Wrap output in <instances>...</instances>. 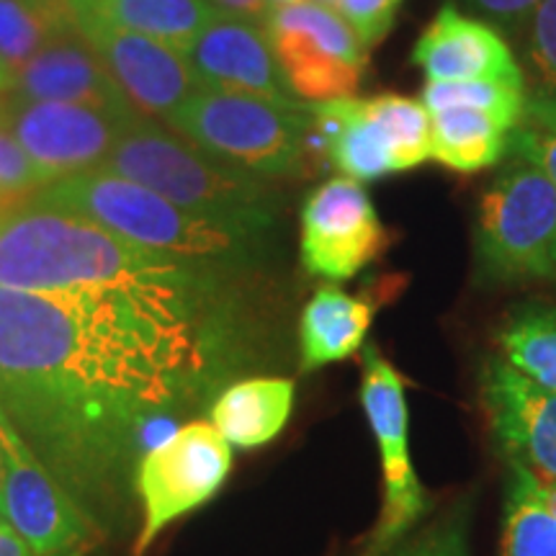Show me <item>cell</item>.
<instances>
[{
    "label": "cell",
    "mask_w": 556,
    "mask_h": 556,
    "mask_svg": "<svg viewBox=\"0 0 556 556\" xmlns=\"http://www.w3.org/2000/svg\"><path fill=\"white\" fill-rule=\"evenodd\" d=\"M240 330L235 291L0 287V409L83 516L99 518L142 430L232 374Z\"/></svg>",
    "instance_id": "6da1fadb"
},
{
    "label": "cell",
    "mask_w": 556,
    "mask_h": 556,
    "mask_svg": "<svg viewBox=\"0 0 556 556\" xmlns=\"http://www.w3.org/2000/svg\"><path fill=\"white\" fill-rule=\"evenodd\" d=\"M238 274L139 248L93 219L45 204L0 214V287L16 291H135L197 299L232 289Z\"/></svg>",
    "instance_id": "7a4b0ae2"
},
{
    "label": "cell",
    "mask_w": 556,
    "mask_h": 556,
    "mask_svg": "<svg viewBox=\"0 0 556 556\" xmlns=\"http://www.w3.org/2000/svg\"><path fill=\"white\" fill-rule=\"evenodd\" d=\"M29 201L80 214L139 248L199 268L248 276L266 255V232L199 217L106 168L54 178Z\"/></svg>",
    "instance_id": "3957f363"
},
{
    "label": "cell",
    "mask_w": 556,
    "mask_h": 556,
    "mask_svg": "<svg viewBox=\"0 0 556 556\" xmlns=\"http://www.w3.org/2000/svg\"><path fill=\"white\" fill-rule=\"evenodd\" d=\"M103 168L199 217L266 235L276 225L278 197L268 178L235 168L148 116L129 124Z\"/></svg>",
    "instance_id": "277c9868"
},
{
    "label": "cell",
    "mask_w": 556,
    "mask_h": 556,
    "mask_svg": "<svg viewBox=\"0 0 556 556\" xmlns=\"http://www.w3.org/2000/svg\"><path fill=\"white\" fill-rule=\"evenodd\" d=\"M165 127L263 178H287L307 170V101H270L261 96L197 88Z\"/></svg>",
    "instance_id": "5b68a950"
},
{
    "label": "cell",
    "mask_w": 556,
    "mask_h": 556,
    "mask_svg": "<svg viewBox=\"0 0 556 556\" xmlns=\"http://www.w3.org/2000/svg\"><path fill=\"white\" fill-rule=\"evenodd\" d=\"M307 109L309 160H330L358 184L415 170L430 160V114L420 99L343 96L307 103Z\"/></svg>",
    "instance_id": "8992f818"
},
{
    "label": "cell",
    "mask_w": 556,
    "mask_h": 556,
    "mask_svg": "<svg viewBox=\"0 0 556 556\" xmlns=\"http://www.w3.org/2000/svg\"><path fill=\"white\" fill-rule=\"evenodd\" d=\"M475 263L490 283L556 281V189L539 165L513 155L486 186Z\"/></svg>",
    "instance_id": "52a82bcc"
},
{
    "label": "cell",
    "mask_w": 556,
    "mask_h": 556,
    "mask_svg": "<svg viewBox=\"0 0 556 556\" xmlns=\"http://www.w3.org/2000/svg\"><path fill=\"white\" fill-rule=\"evenodd\" d=\"M405 379L379 345L364 348L361 407L371 428L381 462V510L361 556H379L407 533H413L428 513L433 497L417 477L409 454V409Z\"/></svg>",
    "instance_id": "ba28073f"
},
{
    "label": "cell",
    "mask_w": 556,
    "mask_h": 556,
    "mask_svg": "<svg viewBox=\"0 0 556 556\" xmlns=\"http://www.w3.org/2000/svg\"><path fill=\"white\" fill-rule=\"evenodd\" d=\"M229 469L232 446L212 422L193 420L157 441L137 464L135 486L142 503V528L135 541V556H144L173 520L214 500Z\"/></svg>",
    "instance_id": "9c48e42d"
},
{
    "label": "cell",
    "mask_w": 556,
    "mask_h": 556,
    "mask_svg": "<svg viewBox=\"0 0 556 556\" xmlns=\"http://www.w3.org/2000/svg\"><path fill=\"white\" fill-rule=\"evenodd\" d=\"M266 34L299 101L356 96L368 50L332 5L304 0L274 9L266 18Z\"/></svg>",
    "instance_id": "30bf717a"
},
{
    "label": "cell",
    "mask_w": 556,
    "mask_h": 556,
    "mask_svg": "<svg viewBox=\"0 0 556 556\" xmlns=\"http://www.w3.org/2000/svg\"><path fill=\"white\" fill-rule=\"evenodd\" d=\"M0 516L34 556H75L88 539V518L34 456L0 409Z\"/></svg>",
    "instance_id": "8fae6325"
},
{
    "label": "cell",
    "mask_w": 556,
    "mask_h": 556,
    "mask_svg": "<svg viewBox=\"0 0 556 556\" xmlns=\"http://www.w3.org/2000/svg\"><path fill=\"white\" fill-rule=\"evenodd\" d=\"M389 235L377 206L358 180H325L302 206L299 255L307 274L348 281L384 253Z\"/></svg>",
    "instance_id": "7c38bea8"
},
{
    "label": "cell",
    "mask_w": 556,
    "mask_h": 556,
    "mask_svg": "<svg viewBox=\"0 0 556 556\" xmlns=\"http://www.w3.org/2000/svg\"><path fill=\"white\" fill-rule=\"evenodd\" d=\"M137 116L78 103L26 101L5 93L3 127L29 152L47 180H54L103 168L114 144Z\"/></svg>",
    "instance_id": "4fadbf2b"
},
{
    "label": "cell",
    "mask_w": 556,
    "mask_h": 556,
    "mask_svg": "<svg viewBox=\"0 0 556 556\" xmlns=\"http://www.w3.org/2000/svg\"><path fill=\"white\" fill-rule=\"evenodd\" d=\"M479 405L505 458L556 482V392L520 377L500 356L479 368Z\"/></svg>",
    "instance_id": "5bb4252c"
},
{
    "label": "cell",
    "mask_w": 556,
    "mask_h": 556,
    "mask_svg": "<svg viewBox=\"0 0 556 556\" xmlns=\"http://www.w3.org/2000/svg\"><path fill=\"white\" fill-rule=\"evenodd\" d=\"M109 70L127 101L148 119L168 122L193 90L201 88L184 52L170 45L103 24L75 26Z\"/></svg>",
    "instance_id": "9a60e30c"
},
{
    "label": "cell",
    "mask_w": 556,
    "mask_h": 556,
    "mask_svg": "<svg viewBox=\"0 0 556 556\" xmlns=\"http://www.w3.org/2000/svg\"><path fill=\"white\" fill-rule=\"evenodd\" d=\"M413 62L426 83H503L528 88L523 65L495 26L446 3L417 39Z\"/></svg>",
    "instance_id": "2e32d148"
},
{
    "label": "cell",
    "mask_w": 556,
    "mask_h": 556,
    "mask_svg": "<svg viewBox=\"0 0 556 556\" xmlns=\"http://www.w3.org/2000/svg\"><path fill=\"white\" fill-rule=\"evenodd\" d=\"M184 58L201 88L283 103L299 101L287 86L266 26L255 21L219 13L184 52Z\"/></svg>",
    "instance_id": "e0dca14e"
},
{
    "label": "cell",
    "mask_w": 556,
    "mask_h": 556,
    "mask_svg": "<svg viewBox=\"0 0 556 556\" xmlns=\"http://www.w3.org/2000/svg\"><path fill=\"white\" fill-rule=\"evenodd\" d=\"M11 93L26 101L78 103L119 116L139 114L80 31L54 39L31 60L18 65Z\"/></svg>",
    "instance_id": "ac0fdd59"
},
{
    "label": "cell",
    "mask_w": 556,
    "mask_h": 556,
    "mask_svg": "<svg viewBox=\"0 0 556 556\" xmlns=\"http://www.w3.org/2000/svg\"><path fill=\"white\" fill-rule=\"evenodd\" d=\"M75 26L103 24L170 45L186 52L219 16L212 0H65Z\"/></svg>",
    "instance_id": "d6986e66"
},
{
    "label": "cell",
    "mask_w": 556,
    "mask_h": 556,
    "mask_svg": "<svg viewBox=\"0 0 556 556\" xmlns=\"http://www.w3.org/2000/svg\"><path fill=\"white\" fill-rule=\"evenodd\" d=\"M374 323V302L351 296L336 283L317 289L299 319L302 371L351 358L366 343Z\"/></svg>",
    "instance_id": "ffe728a7"
},
{
    "label": "cell",
    "mask_w": 556,
    "mask_h": 556,
    "mask_svg": "<svg viewBox=\"0 0 556 556\" xmlns=\"http://www.w3.org/2000/svg\"><path fill=\"white\" fill-rule=\"evenodd\" d=\"M294 381L283 377L242 379L212 405V426L229 446L258 448L274 441L294 409Z\"/></svg>",
    "instance_id": "44dd1931"
},
{
    "label": "cell",
    "mask_w": 556,
    "mask_h": 556,
    "mask_svg": "<svg viewBox=\"0 0 556 556\" xmlns=\"http://www.w3.org/2000/svg\"><path fill=\"white\" fill-rule=\"evenodd\" d=\"M500 556H556V482L507 458Z\"/></svg>",
    "instance_id": "7402d4cb"
},
{
    "label": "cell",
    "mask_w": 556,
    "mask_h": 556,
    "mask_svg": "<svg viewBox=\"0 0 556 556\" xmlns=\"http://www.w3.org/2000/svg\"><path fill=\"white\" fill-rule=\"evenodd\" d=\"M513 127L477 109H443L430 114V160L456 173H479L503 163Z\"/></svg>",
    "instance_id": "603a6c76"
},
{
    "label": "cell",
    "mask_w": 556,
    "mask_h": 556,
    "mask_svg": "<svg viewBox=\"0 0 556 556\" xmlns=\"http://www.w3.org/2000/svg\"><path fill=\"white\" fill-rule=\"evenodd\" d=\"M495 343L497 356L520 377L556 392V304H520L500 323Z\"/></svg>",
    "instance_id": "cb8c5ba5"
},
{
    "label": "cell",
    "mask_w": 556,
    "mask_h": 556,
    "mask_svg": "<svg viewBox=\"0 0 556 556\" xmlns=\"http://www.w3.org/2000/svg\"><path fill=\"white\" fill-rule=\"evenodd\" d=\"M73 31L65 0H0V58L13 67Z\"/></svg>",
    "instance_id": "d4e9b609"
},
{
    "label": "cell",
    "mask_w": 556,
    "mask_h": 556,
    "mask_svg": "<svg viewBox=\"0 0 556 556\" xmlns=\"http://www.w3.org/2000/svg\"><path fill=\"white\" fill-rule=\"evenodd\" d=\"M528 88L503 86V83H426L420 101L428 114L443 109H477L497 116L516 129L523 116Z\"/></svg>",
    "instance_id": "484cf974"
},
{
    "label": "cell",
    "mask_w": 556,
    "mask_h": 556,
    "mask_svg": "<svg viewBox=\"0 0 556 556\" xmlns=\"http://www.w3.org/2000/svg\"><path fill=\"white\" fill-rule=\"evenodd\" d=\"M471 552V500L464 497L441 516L420 523L379 556H469Z\"/></svg>",
    "instance_id": "4316f807"
},
{
    "label": "cell",
    "mask_w": 556,
    "mask_h": 556,
    "mask_svg": "<svg viewBox=\"0 0 556 556\" xmlns=\"http://www.w3.org/2000/svg\"><path fill=\"white\" fill-rule=\"evenodd\" d=\"M510 155L539 165L556 189V93L528 90L523 116L510 135Z\"/></svg>",
    "instance_id": "83f0119b"
},
{
    "label": "cell",
    "mask_w": 556,
    "mask_h": 556,
    "mask_svg": "<svg viewBox=\"0 0 556 556\" xmlns=\"http://www.w3.org/2000/svg\"><path fill=\"white\" fill-rule=\"evenodd\" d=\"M523 73L533 90L556 93V0H541L523 31Z\"/></svg>",
    "instance_id": "f1b7e54d"
},
{
    "label": "cell",
    "mask_w": 556,
    "mask_h": 556,
    "mask_svg": "<svg viewBox=\"0 0 556 556\" xmlns=\"http://www.w3.org/2000/svg\"><path fill=\"white\" fill-rule=\"evenodd\" d=\"M47 184L50 180L39 170L29 152L21 148L9 129L0 127V206L24 204Z\"/></svg>",
    "instance_id": "f546056e"
},
{
    "label": "cell",
    "mask_w": 556,
    "mask_h": 556,
    "mask_svg": "<svg viewBox=\"0 0 556 556\" xmlns=\"http://www.w3.org/2000/svg\"><path fill=\"white\" fill-rule=\"evenodd\" d=\"M405 0H336V11L348 21L366 50L392 31Z\"/></svg>",
    "instance_id": "4dcf8cb0"
},
{
    "label": "cell",
    "mask_w": 556,
    "mask_h": 556,
    "mask_svg": "<svg viewBox=\"0 0 556 556\" xmlns=\"http://www.w3.org/2000/svg\"><path fill=\"white\" fill-rule=\"evenodd\" d=\"M469 13L486 21L503 37H523L528 18L541 0H458Z\"/></svg>",
    "instance_id": "1f68e13d"
},
{
    "label": "cell",
    "mask_w": 556,
    "mask_h": 556,
    "mask_svg": "<svg viewBox=\"0 0 556 556\" xmlns=\"http://www.w3.org/2000/svg\"><path fill=\"white\" fill-rule=\"evenodd\" d=\"M212 3L217 5L222 13L255 21V24H263V26H266V18L270 13L266 0H212Z\"/></svg>",
    "instance_id": "d6a6232c"
},
{
    "label": "cell",
    "mask_w": 556,
    "mask_h": 556,
    "mask_svg": "<svg viewBox=\"0 0 556 556\" xmlns=\"http://www.w3.org/2000/svg\"><path fill=\"white\" fill-rule=\"evenodd\" d=\"M0 556H34L29 544L13 531V526L0 516Z\"/></svg>",
    "instance_id": "836d02e7"
},
{
    "label": "cell",
    "mask_w": 556,
    "mask_h": 556,
    "mask_svg": "<svg viewBox=\"0 0 556 556\" xmlns=\"http://www.w3.org/2000/svg\"><path fill=\"white\" fill-rule=\"evenodd\" d=\"M13 83H16V67L0 58V93H11Z\"/></svg>",
    "instance_id": "e575fe53"
},
{
    "label": "cell",
    "mask_w": 556,
    "mask_h": 556,
    "mask_svg": "<svg viewBox=\"0 0 556 556\" xmlns=\"http://www.w3.org/2000/svg\"><path fill=\"white\" fill-rule=\"evenodd\" d=\"M268 9H283V5H294V3H304V0H266Z\"/></svg>",
    "instance_id": "d590c367"
},
{
    "label": "cell",
    "mask_w": 556,
    "mask_h": 556,
    "mask_svg": "<svg viewBox=\"0 0 556 556\" xmlns=\"http://www.w3.org/2000/svg\"><path fill=\"white\" fill-rule=\"evenodd\" d=\"M3 116H5V93H0V127H3Z\"/></svg>",
    "instance_id": "8d00e7d4"
},
{
    "label": "cell",
    "mask_w": 556,
    "mask_h": 556,
    "mask_svg": "<svg viewBox=\"0 0 556 556\" xmlns=\"http://www.w3.org/2000/svg\"><path fill=\"white\" fill-rule=\"evenodd\" d=\"M315 3H323V5H332V9H336V0H315Z\"/></svg>",
    "instance_id": "74e56055"
},
{
    "label": "cell",
    "mask_w": 556,
    "mask_h": 556,
    "mask_svg": "<svg viewBox=\"0 0 556 556\" xmlns=\"http://www.w3.org/2000/svg\"><path fill=\"white\" fill-rule=\"evenodd\" d=\"M0 214H3V208H0Z\"/></svg>",
    "instance_id": "f35d334b"
}]
</instances>
